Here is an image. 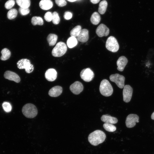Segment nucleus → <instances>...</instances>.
I'll return each instance as SVG.
<instances>
[{
  "instance_id": "dca6fc26",
  "label": "nucleus",
  "mask_w": 154,
  "mask_h": 154,
  "mask_svg": "<svg viewBox=\"0 0 154 154\" xmlns=\"http://www.w3.org/2000/svg\"><path fill=\"white\" fill-rule=\"evenodd\" d=\"M89 39L88 30L86 29H82L80 34L77 37V40L82 42H86Z\"/></svg>"
},
{
  "instance_id": "4be33fe9",
  "label": "nucleus",
  "mask_w": 154,
  "mask_h": 154,
  "mask_svg": "<svg viewBox=\"0 0 154 154\" xmlns=\"http://www.w3.org/2000/svg\"><path fill=\"white\" fill-rule=\"evenodd\" d=\"M2 55L0 59L2 60H5L8 59L10 57L11 53L10 50L7 48L3 49L1 51Z\"/></svg>"
},
{
  "instance_id": "9d476101",
  "label": "nucleus",
  "mask_w": 154,
  "mask_h": 154,
  "mask_svg": "<svg viewBox=\"0 0 154 154\" xmlns=\"http://www.w3.org/2000/svg\"><path fill=\"white\" fill-rule=\"evenodd\" d=\"M133 90L132 88L129 85H127L124 86L123 92V101L126 103L130 102L131 99Z\"/></svg>"
},
{
  "instance_id": "e433bc0d",
  "label": "nucleus",
  "mask_w": 154,
  "mask_h": 154,
  "mask_svg": "<svg viewBox=\"0 0 154 154\" xmlns=\"http://www.w3.org/2000/svg\"><path fill=\"white\" fill-rule=\"evenodd\" d=\"M90 1L93 4H96L98 3L100 0H90Z\"/></svg>"
},
{
  "instance_id": "7c9ffc66",
  "label": "nucleus",
  "mask_w": 154,
  "mask_h": 154,
  "mask_svg": "<svg viewBox=\"0 0 154 154\" xmlns=\"http://www.w3.org/2000/svg\"><path fill=\"white\" fill-rule=\"evenodd\" d=\"M2 106L3 110L6 112H9L11 111L12 106L9 103L4 102L3 103Z\"/></svg>"
},
{
  "instance_id": "39448f33",
  "label": "nucleus",
  "mask_w": 154,
  "mask_h": 154,
  "mask_svg": "<svg viewBox=\"0 0 154 154\" xmlns=\"http://www.w3.org/2000/svg\"><path fill=\"white\" fill-rule=\"evenodd\" d=\"M106 47L109 51L115 52L119 50V45L116 38L113 36H111L107 40Z\"/></svg>"
},
{
  "instance_id": "f704fd0d",
  "label": "nucleus",
  "mask_w": 154,
  "mask_h": 154,
  "mask_svg": "<svg viewBox=\"0 0 154 154\" xmlns=\"http://www.w3.org/2000/svg\"><path fill=\"white\" fill-rule=\"evenodd\" d=\"M56 3L59 7H62L65 6L66 2L65 0H55Z\"/></svg>"
},
{
  "instance_id": "72a5a7b5",
  "label": "nucleus",
  "mask_w": 154,
  "mask_h": 154,
  "mask_svg": "<svg viewBox=\"0 0 154 154\" xmlns=\"http://www.w3.org/2000/svg\"><path fill=\"white\" fill-rule=\"evenodd\" d=\"M45 20L48 22L51 21L52 20V13L50 12H47L44 16Z\"/></svg>"
},
{
  "instance_id": "f03ea898",
  "label": "nucleus",
  "mask_w": 154,
  "mask_h": 154,
  "mask_svg": "<svg viewBox=\"0 0 154 154\" xmlns=\"http://www.w3.org/2000/svg\"><path fill=\"white\" fill-rule=\"evenodd\" d=\"M22 112L26 117L32 118L35 117L38 114L36 107L34 104L28 103L25 104L23 107Z\"/></svg>"
},
{
  "instance_id": "393cba45",
  "label": "nucleus",
  "mask_w": 154,
  "mask_h": 154,
  "mask_svg": "<svg viewBox=\"0 0 154 154\" xmlns=\"http://www.w3.org/2000/svg\"><path fill=\"white\" fill-rule=\"evenodd\" d=\"M108 3L105 0L101 1L99 4L98 8V12L101 14H104L106 10Z\"/></svg>"
},
{
  "instance_id": "a878e982",
  "label": "nucleus",
  "mask_w": 154,
  "mask_h": 154,
  "mask_svg": "<svg viewBox=\"0 0 154 154\" xmlns=\"http://www.w3.org/2000/svg\"><path fill=\"white\" fill-rule=\"evenodd\" d=\"M31 22L33 25H43V21L40 17L34 16L31 19Z\"/></svg>"
},
{
  "instance_id": "20e7f679",
  "label": "nucleus",
  "mask_w": 154,
  "mask_h": 154,
  "mask_svg": "<svg viewBox=\"0 0 154 154\" xmlns=\"http://www.w3.org/2000/svg\"><path fill=\"white\" fill-rule=\"evenodd\" d=\"M67 50V47L65 44L62 42H59L52 49V55L54 57H60L65 53Z\"/></svg>"
},
{
  "instance_id": "4468645a",
  "label": "nucleus",
  "mask_w": 154,
  "mask_h": 154,
  "mask_svg": "<svg viewBox=\"0 0 154 154\" xmlns=\"http://www.w3.org/2000/svg\"><path fill=\"white\" fill-rule=\"evenodd\" d=\"M45 76L46 79L49 81H53L55 80L57 76L56 71L53 68H50L46 72Z\"/></svg>"
},
{
  "instance_id": "c9c22d12",
  "label": "nucleus",
  "mask_w": 154,
  "mask_h": 154,
  "mask_svg": "<svg viewBox=\"0 0 154 154\" xmlns=\"http://www.w3.org/2000/svg\"><path fill=\"white\" fill-rule=\"evenodd\" d=\"M72 16V13L70 12L67 11L64 13V17L66 20H69L71 19Z\"/></svg>"
},
{
  "instance_id": "0eeeda50",
  "label": "nucleus",
  "mask_w": 154,
  "mask_h": 154,
  "mask_svg": "<svg viewBox=\"0 0 154 154\" xmlns=\"http://www.w3.org/2000/svg\"><path fill=\"white\" fill-rule=\"evenodd\" d=\"M109 78L110 80L115 82L118 87L120 88H124L125 78L123 76L116 74L111 75Z\"/></svg>"
},
{
  "instance_id": "c756f323",
  "label": "nucleus",
  "mask_w": 154,
  "mask_h": 154,
  "mask_svg": "<svg viewBox=\"0 0 154 154\" xmlns=\"http://www.w3.org/2000/svg\"><path fill=\"white\" fill-rule=\"evenodd\" d=\"M52 21L53 23L55 25L58 24L60 21V18L58 13L54 11L52 13Z\"/></svg>"
},
{
  "instance_id": "9b49d317",
  "label": "nucleus",
  "mask_w": 154,
  "mask_h": 154,
  "mask_svg": "<svg viewBox=\"0 0 154 154\" xmlns=\"http://www.w3.org/2000/svg\"><path fill=\"white\" fill-rule=\"evenodd\" d=\"M109 29L103 24L100 25L96 30V34L100 37L107 36L109 35Z\"/></svg>"
},
{
  "instance_id": "f257e3e1",
  "label": "nucleus",
  "mask_w": 154,
  "mask_h": 154,
  "mask_svg": "<svg viewBox=\"0 0 154 154\" xmlns=\"http://www.w3.org/2000/svg\"><path fill=\"white\" fill-rule=\"evenodd\" d=\"M106 137V135L104 132L100 130H97L89 135L88 139L91 145L96 146L104 142Z\"/></svg>"
},
{
  "instance_id": "1a4fd4ad",
  "label": "nucleus",
  "mask_w": 154,
  "mask_h": 154,
  "mask_svg": "<svg viewBox=\"0 0 154 154\" xmlns=\"http://www.w3.org/2000/svg\"><path fill=\"white\" fill-rule=\"evenodd\" d=\"M139 117L138 115L134 114L129 115L126 118L125 124L128 128H132L136 125V123L139 122Z\"/></svg>"
},
{
  "instance_id": "4c0bfd02",
  "label": "nucleus",
  "mask_w": 154,
  "mask_h": 154,
  "mask_svg": "<svg viewBox=\"0 0 154 154\" xmlns=\"http://www.w3.org/2000/svg\"><path fill=\"white\" fill-rule=\"evenodd\" d=\"M151 119L153 120H154V112H153L151 115Z\"/></svg>"
},
{
  "instance_id": "c85d7f7f",
  "label": "nucleus",
  "mask_w": 154,
  "mask_h": 154,
  "mask_svg": "<svg viewBox=\"0 0 154 154\" xmlns=\"http://www.w3.org/2000/svg\"><path fill=\"white\" fill-rule=\"evenodd\" d=\"M103 126L106 131L110 132H114L116 129V127L113 124L108 123H105Z\"/></svg>"
},
{
  "instance_id": "6ab92c4d",
  "label": "nucleus",
  "mask_w": 154,
  "mask_h": 154,
  "mask_svg": "<svg viewBox=\"0 0 154 154\" xmlns=\"http://www.w3.org/2000/svg\"><path fill=\"white\" fill-rule=\"evenodd\" d=\"M40 7L43 10H48L53 6V3L51 0H41L39 3Z\"/></svg>"
},
{
  "instance_id": "f3484780",
  "label": "nucleus",
  "mask_w": 154,
  "mask_h": 154,
  "mask_svg": "<svg viewBox=\"0 0 154 154\" xmlns=\"http://www.w3.org/2000/svg\"><path fill=\"white\" fill-rule=\"evenodd\" d=\"M62 91V89L61 86H56L52 87L48 92L49 95L52 97H57L60 96Z\"/></svg>"
},
{
  "instance_id": "bb28decb",
  "label": "nucleus",
  "mask_w": 154,
  "mask_h": 154,
  "mask_svg": "<svg viewBox=\"0 0 154 154\" xmlns=\"http://www.w3.org/2000/svg\"><path fill=\"white\" fill-rule=\"evenodd\" d=\"M81 27L77 25L74 28L70 31V34L71 37H77L81 30Z\"/></svg>"
},
{
  "instance_id": "6e6552de",
  "label": "nucleus",
  "mask_w": 154,
  "mask_h": 154,
  "mask_svg": "<svg viewBox=\"0 0 154 154\" xmlns=\"http://www.w3.org/2000/svg\"><path fill=\"white\" fill-rule=\"evenodd\" d=\"M94 76V73L89 68L83 69L80 73L81 78L86 82H89L92 80Z\"/></svg>"
},
{
  "instance_id": "cd10ccee",
  "label": "nucleus",
  "mask_w": 154,
  "mask_h": 154,
  "mask_svg": "<svg viewBox=\"0 0 154 154\" xmlns=\"http://www.w3.org/2000/svg\"><path fill=\"white\" fill-rule=\"evenodd\" d=\"M17 10L15 9H12L9 10L7 13V17L10 20L15 18L17 15Z\"/></svg>"
},
{
  "instance_id": "2eb2a0df",
  "label": "nucleus",
  "mask_w": 154,
  "mask_h": 154,
  "mask_svg": "<svg viewBox=\"0 0 154 154\" xmlns=\"http://www.w3.org/2000/svg\"><path fill=\"white\" fill-rule=\"evenodd\" d=\"M127 62L128 60L125 56H120L117 61V70L121 72L123 71Z\"/></svg>"
},
{
  "instance_id": "aec40b11",
  "label": "nucleus",
  "mask_w": 154,
  "mask_h": 154,
  "mask_svg": "<svg viewBox=\"0 0 154 154\" xmlns=\"http://www.w3.org/2000/svg\"><path fill=\"white\" fill-rule=\"evenodd\" d=\"M90 19L91 22L92 24L94 25H97L99 23L101 18L99 13L96 12H94L92 14Z\"/></svg>"
},
{
  "instance_id": "423d86ee",
  "label": "nucleus",
  "mask_w": 154,
  "mask_h": 154,
  "mask_svg": "<svg viewBox=\"0 0 154 154\" xmlns=\"http://www.w3.org/2000/svg\"><path fill=\"white\" fill-rule=\"evenodd\" d=\"M18 68L19 69H25L28 73L32 72L34 70L33 65L31 64L30 60L26 58L19 60L17 63Z\"/></svg>"
},
{
  "instance_id": "b1692460",
  "label": "nucleus",
  "mask_w": 154,
  "mask_h": 154,
  "mask_svg": "<svg viewBox=\"0 0 154 154\" xmlns=\"http://www.w3.org/2000/svg\"><path fill=\"white\" fill-rule=\"evenodd\" d=\"M17 4L20 7L28 8L30 5V0H16Z\"/></svg>"
},
{
  "instance_id": "412c9836",
  "label": "nucleus",
  "mask_w": 154,
  "mask_h": 154,
  "mask_svg": "<svg viewBox=\"0 0 154 154\" xmlns=\"http://www.w3.org/2000/svg\"><path fill=\"white\" fill-rule=\"evenodd\" d=\"M57 36L54 34H50L48 36L47 39L50 46H52L55 44L57 39Z\"/></svg>"
},
{
  "instance_id": "58836bf2",
  "label": "nucleus",
  "mask_w": 154,
  "mask_h": 154,
  "mask_svg": "<svg viewBox=\"0 0 154 154\" xmlns=\"http://www.w3.org/2000/svg\"><path fill=\"white\" fill-rule=\"evenodd\" d=\"M68 0V1L70 2H73L76 1L77 0Z\"/></svg>"
},
{
  "instance_id": "473e14b6",
  "label": "nucleus",
  "mask_w": 154,
  "mask_h": 154,
  "mask_svg": "<svg viewBox=\"0 0 154 154\" xmlns=\"http://www.w3.org/2000/svg\"><path fill=\"white\" fill-rule=\"evenodd\" d=\"M20 14L23 15H25L29 14L30 10L28 8H24L20 7L19 9Z\"/></svg>"
},
{
  "instance_id": "ddd939ff",
  "label": "nucleus",
  "mask_w": 154,
  "mask_h": 154,
  "mask_svg": "<svg viewBox=\"0 0 154 154\" xmlns=\"http://www.w3.org/2000/svg\"><path fill=\"white\" fill-rule=\"evenodd\" d=\"M4 76L6 79L14 81L16 83H19L20 81V78L18 75L10 71H6L4 73Z\"/></svg>"
},
{
  "instance_id": "7ed1b4c3",
  "label": "nucleus",
  "mask_w": 154,
  "mask_h": 154,
  "mask_svg": "<svg viewBox=\"0 0 154 154\" xmlns=\"http://www.w3.org/2000/svg\"><path fill=\"white\" fill-rule=\"evenodd\" d=\"M99 90L101 94L105 96H109L113 93V90L112 86L106 79L102 80L100 84Z\"/></svg>"
},
{
  "instance_id": "a211bd4d",
  "label": "nucleus",
  "mask_w": 154,
  "mask_h": 154,
  "mask_svg": "<svg viewBox=\"0 0 154 154\" xmlns=\"http://www.w3.org/2000/svg\"><path fill=\"white\" fill-rule=\"evenodd\" d=\"M101 119V120L105 123L115 124L118 121V120L117 118L112 117L108 114L102 115Z\"/></svg>"
},
{
  "instance_id": "2f4dec72",
  "label": "nucleus",
  "mask_w": 154,
  "mask_h": 154,
  "mask_svg": "<svg viewBox=\"0 0 154 154\" xmlns=\"http://www.w3.org/2000/svg\"><path fill=\"white\" fill-rule=\"evenodd\" d=\"M15 3L14 0H9L5 3V7L7 9H10L14 6Z\"/></svg>"
},
{
  "instance_id": "f8f14e48",
  "label": "nucleus",
  "mask_w": 154,
  "mask_h": 154,
  "mask_svg": "<svg viewBox=\"0 0 154 154\" xmlns=\"http://www.w3.org/2000/svg\"><path fill=\"white\" fill-rule=\"evenodd\" d=\"M83 86L82 84L78 81L75 82L70 85V89L74 94L78 95L83 90Z\"/></svg>"
},
{
  "instance_id": "5701e85b",
  "label": "nucleus",
  "mask_w": 154,
  "mask_h": 154,
  "mask_svg": "<svg viewBox=\"0 0 154 154\" xmlns=\"http://www.w3.org/2000/svg\"><path fill=\"white\" fill-rule=\"evenodd\" d=\"M78 42L76 38L74 37H69L67 41V44L68 47L70 48H72L76 46Z\"/></svg>"
}]
</instances>
